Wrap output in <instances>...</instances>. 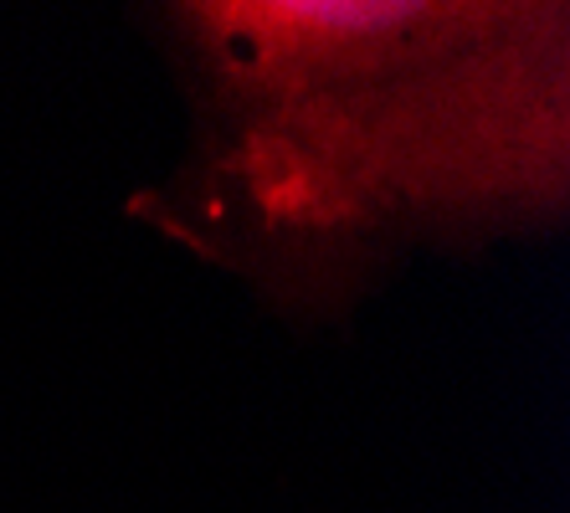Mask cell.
Here are the masks:
<instances>
[{"label":"cell","mask_w":570,"mask_h":513,"mask_svg":"<svg viewBox=\"0 0 570 513\" xmlns=\"http://www.w3.org/2000/svg\"><path fill=\"white\" fill-rule=\"evenodd\" d=\"M134 16L186 98V149L129 216L283 324H340L412 257L566 226V0H170Z\"/></svg>","instance_id":"obj_1"}]
</instances>
